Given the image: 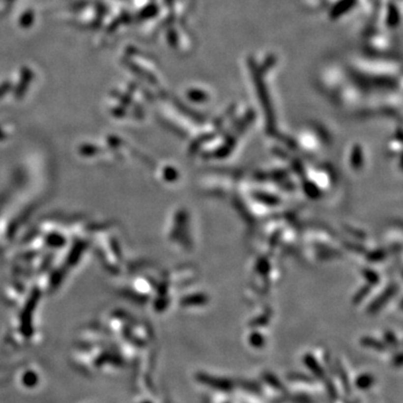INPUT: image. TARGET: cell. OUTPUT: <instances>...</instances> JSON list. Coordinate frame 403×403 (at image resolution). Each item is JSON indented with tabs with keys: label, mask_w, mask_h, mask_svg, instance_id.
Returning <instances> with one entry per match:
<instances>
[{
	"label": "cell",
	"mask_w": 403,
	"mask_h": 403,
	"mask_svg": "<svg viewBox=\"0 0 403 403\" xmlns=\"http://www.w3.org/2000/svg\"><path fill=\"white\" fill-rule=\"evenodd\" d=\"M197 378H199V381L204 383V384H206L208 386H211L213 389H217V390H222V391H228L232 388V384L231 382L229 380H225V378H217V377H211L209 375H206V374H199L197 375Z\"/></svg>",
	"instance_id": "obj_1"
},
{
	"label": "cell",
	"mask_w": 403,
	"mask_h": 403,
	"mask_svg": "<svg viewBox=\"0 0 403 403\" xmlns=\"http://www.w3.org/2000/svg\"><path fill=\"white\" fill-rule=\"evenodd\" d=\"M373 382H374V377L371 375V374H363V375L358 376V378L356 380V386L358 389L365 390V389H369L370 386L373 384Z\"/></svg>",
	"instance_id": "obj_2"
},
{
	"label": "cell",
	"mask_w": 403,
	"mask_h": 403,
	"mask_svg": "<svg viewBox=\"0 0 403 403\" xmlns=\"http://www.w3.org/2000/svg\"><path fill=\"white\" fill-rule=\"evenodd\" d=\"M304 362L307 364L308 369L310 371H313L316 375H318L319 377H321V375H324V372H322L321 369L319 368V365H318V363L316 362L315 358H313L310 356H306V358H304Z\"/></svg>",
	"instance_id": "obj_3"
}]
</instances>
